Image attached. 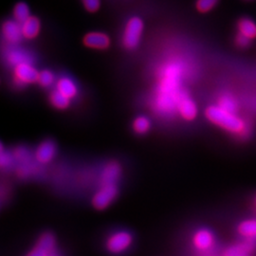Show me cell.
<instances>
[{"mask_svg":"<svg viewBox=\"0 0 256 256\" xmlns=\"http://www.w3.org/2000/svg\"><path fill=\"white\" fill-rule=\"evenodd\" d=\"M182 72L171 66L160 78L153 102V110L162 118H171L176 113V104L182 94Z\"/></svg>","mask_w":256,"mask_h":256,"instance_id":"1","label":"cell"},{"mask_svg":"<svg viewBox=\"0 0 256 256\" xmlns=\"http://www.w3.org/2000/svg\"><path fill=\"white\" fill-rule=\"evenodd\" d=\"M205 116L212 124L226 130L230 134L245 136L248 132L247 122L244 120L236 113L221 108L218 104L207 108Z\"/></svg>","mask_w":256,"mask_h":256,"instance_id":"2","label":"cell"},{"mask_svg":"<svg viewBox=\"0 0 256 256\" xmlns=\"http://www.w3.org/2000/svg\"><path fill=\"white\" fill-rule=\"evenodd\" d=\"M144 21L138 16L128 20L122 34V44L126 48L134 50L137 48L144 32Z\"/></svg>","mask_w":256,"mask_h":256,"instance_id":"3","label":"cell"},{"mask_svg":"<svg viewBox=\"0 0 256 256\" xmlns=\"http://www.w3.org/2000/svg\"><path fill=\"white\" fill-rule=\"evenodd\" d=\"M118 194V184L100 185V189L92 198V205L97 210H104L116 200Z\"/></svg>","mask_w":256,"mask_h":256,"instance_id":"4","label":"cell"},{"mask_svg":"<svg viewBox=\"0 0 256 256\" xmlns=\"http://www.w3.org/2000/svg\"><path fill=\"white\" fill-rule=\"evenodd\" d=\"M133 243V236L128 230H118L112 234L106 240V248L112 254H120L126 252Z\"/></svg>","mask_w":256,"mask_h":256,"instance_id":"5","label":"cell"},{"mask_svg":"<svg viewBox=\"0 0 256 256\" xmlns=\"http://www.w3.org/2000/svg\"><path fill=\"white\" fill-rule=\"evenodd\" d=\"M39 72L30 62L16 64L14 68V79L18 86H27L37 82Z\"/></svg>","mask_w":256,"mask_h":256,"instance_id":"6","label":"cell"},{"mask_svg":"<svg viewBox=\"0 0 256 256\" xmlns=\"http://www.w3.org/2000/svg\"><path fill=\"white\" fill-rule=\"evenodd\" d=\"M176 113L186 122H192L196 118L198 106L188 92H182L176 104Z\"/></svg>","mask_w":256,"mask_h":256,"instance_id":"7","label":"cell"},{"mask_svg":"<svg viewBox=\"0 0 256 256\" xmlns=\"http://www.w3.org/2000/svg\"><path fill=\"white\" fill-rule=\"evenodd\" d=\"M55 246L56 241L54 234L46 232L39 238L36 245L26 256H54L56 254Z\"/></svg>","mask_w":256,"mask_h":256,"instance_id":"8","label":"cell"},{"mask_svg":"<svg viewBox=\"0 0 256 256\" xmlns=\"http://www.w3.org/2000/svg\"><path fill=\"white\" fill-rule=\"evenodd\" d=\"M216 239L214 234L208 229H200L196 232L192 238V245L198 250L206 252L214 246Z\"/></svg>","mask_w":256,"mask_h":256,"instance_id":"9","label":"cell"},{"mask_svg":"<svg viewBox=\"0 0 256 256\" xmlns=\"http://www.w3.org/2000/svg\"><path fill=\"white\" fill-rule=\"evenodd\" d=\"M82 42L84 44V46L93 48V50H106L110 48L111 45V39L110 37L101 32H90L88 34H86Z\"/></svg>","mask_w":256,"mask_h":256,"instance_id":"10","label":"cell"},{"mask_svg":"<svg viewBox=\"0 0 256 256\" xmlns=\"http://www.w3.org/2000/svg\"><path fill=\"white\" fill-rule=\"evenodd\" d=\"M56 146L52 140H46L41 142L34 152V160L39 164H50L56 156Z\"/></svg>","mask_w":256,"mask_h":256,"instance_id":"11","label":"cell"},{"mask_svg":"<svg viewBox=\"0 0 256 256\" xmlns=\"http://www.w3.org/2000/svg\"><path fill=\"white\" fill-rule=\"evenodd\" d=\"M122 176V167L117 162H110L102 170L100 185L118 184Z\"/></svg>","mask_w":256,"mask_h":256,"instance_id":"12","label":"cell"},{"mask_svg":"<svg viewBox=\"0 0 256 256\" xmlns=\"http://www.w3.org/2000/svg\"><path fill=\"white\" fill-rule=\"evenodd\" d=\"M2 34L4 39L10 44H18L23 37L21 24L18 21L8 20L3 24Z\"/></svg>","mask_w":256,"mask_h":256,"instance_id":"13","label":"cell"},{"mask_svg":"<svg viewBox=\"0 0 256 256\" xmlns=\"http://www.w3.org/2000/svg\"><path fill=\"white\" fill-rule=\"evenodd\" d=\"M57 92L63 94L70 100L74 99L78 94V88L76 84L74 82L72 79L68 77H61L56 82V88Z\"/></svg>","mask_w":256,"mask_h":256,"instance_id":"14","label":"cell"},{"mask_svg":"<svg viewBox=\"0 0 256 256\" xmlns=\"http://www.w3.org/2000/svg\"><path fill=\"white\" fill-rule=\"evenodd\" d=\"M256 244L254 240H248L245 242L234 245L227 248L223 256H247L256 250Z\"/></svg>","mask_w":256,"mask_h":256,"instance_id":"15","label":"cell"},{"mask_svg":"<svg viewBox=\"0 0 256 256\" xmlns=\"http://www.w3.org/2000/svg\"><path fill=\"white\" fill-rule=\"evenodd\" d=\"M22 34L26 39H34L38 36L40 30H41V23L40 20L36 16H30L28 18L21 24Z\"/></svg>","mask_w":256,"mask_h":256,"instance_id":"16","label":"cell"},{"mask_svg":"<svg viewBox=\"0 0 256 256\" xmlns=\"http://www.w3.org/2000/svg\"><path fill=\"white\" fill-rule=\"evenodd\" d=\"M238 234L248 240H256V220L242 221L238 227Z\"/></svg>","mask_w":256,"mask_h":256,"instance_id":"17","label":"cell"},{"mask_svg":"<svg viewBox=\"0 0 256 256\" xmlns=\"http://www.w3.org/2000/svg\"><path fill=\"white\" fill-rule=\"evenodd\" d=\"M12 14H14V19L20 24L26 21L30 16H32L30 7L25 2H18L14 8Z\"/></svg>","mask_w":256,"mask_h":256,"instance_id":"18","label":"cell"},{"mask_svg":"<svg viewBox=\"0 0 256 256\" xmlns=\"http://www.w3.org/2000/svg\"><path fill=\"white\" fill-rule=\"evenodd\" d=\"M238 28L240 34L248 39L254 38L256 36V25L252 20L248 18H243L240 20Z\"/></svg>","mask_w":256,"mask_h":256,"instance_id":"19","label":"cell"},{"mask_svg":"<svg viewBox=\"0 0 256 256\" xmlns=\"http://www.w3.org/2000/svg\"><path fill=\"white\" fill-rule=\"evenodd\" d=\"M50 102L52 106H54L57 110H66L70 106V100L66 98L63 94L60 92H57L55 90L54 92H52L50 95Z\"/></svg>","mask_w":256,"mask_h":256,"instance_id":"20","label":"cell"},{"mask_svg":"<svg viewBox=\"0 0 256 256\" xmlns=\"http://www.w3.org/2000/svg\"><path fill=\"white\" fill-rule=\"evenodd\" d=\"M132 128L135 133L138 135H144L151 128V120L146 116H138L134 120Z\"/></svg>","mask_w":256,"mask_h":256,"instance_id":"21","label":"cell"},{"mask_svg":"<svg viewBox=\"0 0 256 256\" xmlns=\"http://www.w3.org/2000/svg\"><path fill=\"white\" fill-rule=\"evenodd\" d=\"M12 155L14 156L16 162H18L19 165L30 162L34 160L32 158H34V156H32L30 151L24 146L16 147L12 151Z\"/></svg>","mask_w":256,"mask_h":256,"instance_id":"22","label":"cell"},{"mask_svg":"<svg viewBox=\"0 0 256 256\" xmlns=\"http://www.w3.org/2000/svg\"><path fill=\"white\" fill-rule=\"evenodd\" d=\"M218 106L221 108L227 110L232 113H236L238 111V102L236 101V99L230 94H224L220 96Z\"/></svg>","mask_w":256,"mask_h":256,"instance_id":"23","label":"cell"},{"mask_svg":"<svg viewBox=\"0 0 256 256\" xmlns=\"http://www.w3.org/2000/svg\"><path fill=\"white\" fill-rule=\"evenodd\" d=\"M38 170H39L38 167L32 160V162H28L25 164L19 165L18 169V174L20 178H30V176L36 174L38 173Z\"/></svg>","mask_w":256,"mask_h":256,"instance_id":"24","label":"cell"},{"mask_svg":"<svg viewBox=\"0 0 256 256\" xmlns=\"http://www.w3.org/2000/svg\"><path fill=\"white\" fill-rule=\"evenodd\" d=\"M55 82L54 74H52L48 70H44L39 72L37 82L43 86V88H48L52 86Z\"/></svg>","mask_w":256,"mask_h":256,"instance_id":"25","label":"cell"},{"mask_svg":"<svg viewBox=\"0 0 256 256\" xmlns=\"http://www.w3.org/2000/svg\"><path fill=\"white\" fill-rule=\"evenodd\" d=\"M16 164L14 156L12 155V152L6 151L4 147L1 148V153H0V165L2 169H9L12 165Z\"/></svg>","mask_w":256,"mask_h":256,"instance_id":"26","label":"cell"},{"mask_svg":"<svg viewBox=\"0 0 256 256\" xmlns=\"http://www.w3.org/2000/svg\"><path fill=\"white\" fill-rule=\"evenodd\" d=\"M7 59H8L10 64H12L14 66H16V64L24 63V62H30V61H28V57L27 55L24 54L22 52H19V50H14V52H10Z\"/></svg>","mask_w":256,"mask_h":256,"instance_id":"27","label":"cell"},{"mask_svg":"<svg viewBox=\"0 0 256 256\" xmlns=\"http://www.w3.org/2000/svg\"><path fill=\"white\" fill-rule=\"evenodd\" d=\"M218 0H198L196 1V9L202 14L208 12L210 10L214 9L218 4Z\"/></svg>","mask_w":256,"mask_h":256,"instance_id":"28","label":"cell"},{"mask_svg":"<svg viewBox=\"0 0 256 256\" xmlns=\"http://www.w3.org/2000/svg\"><path fill=\"white\" fill-rule=\"evenodd\" d=\"M84 9L90 12H96L101 7V0H81Z\"/></svg>","mask_w":256,"mask_h":256,"instance_id":"29","label":"cell"},{"mask_svg":"<svg viewBox=\"0 0 256 256\" xmlns=\"http://www.w3.org/2000/svg\"><path fill=\"white\" fill-rule=\"evenodd\" d=\"M248 42H250V39L248 37L242 36L241 34L238 36L236 39V43L239 46H246L248 45Z\"/></svg>","mask_w":256,"mask_h":256,"instance_id":"30","label":"cell"},{"mask_svg":"<svg viewBox=\"0 0 256 256\" xmlns=\"http://www.w3.org/2000/svg\"><path fill=\"white\" fill-rule=\"evenodd\" d=\"M54 256H57V254H55Z\"/></svg>","mask_w":256,"mask_h":256,"instance_id":"31","label":"cell"}]
</instances>
